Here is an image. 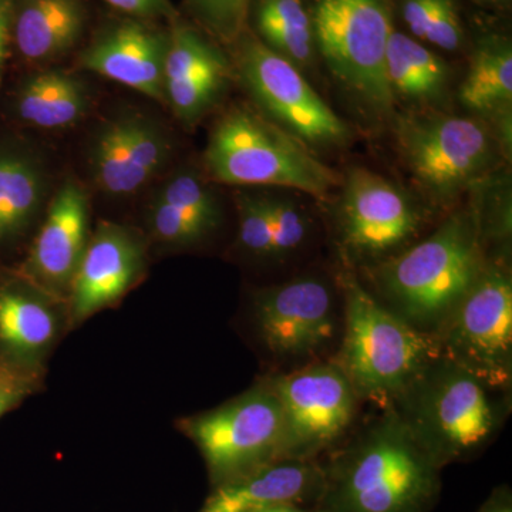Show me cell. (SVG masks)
<instances>
[{"instance_id":"obj_23","label":"cell","mask_w":512,"mask_h":512,"mask_svg":"<svg viewBox=\"0 0 512 512\" xmlns=\"http://www.w3.org/2000/svg\"><path fill=\"white\" fill-rule=\"evenodd\" d=\"M86 89L76 77L63 72L36 74L25 83L18 97L19 116L42 128L72 126L86 113Z\"/></svg>"},{"instance_id":"obj_24","label":"cell","mask_w":512,"mask_h":512,"mask_svg":"<svg viewBox=\"0 0 512 512\" xmlns=\"http://www.w3.org/2000/svg\"><path fill=\"white\" fill-rule=\"evenodd\" d=\"M460 100L467 109L494 111L510 107L512 100V49L503 36H487L478 42Z\"/></svg>"},{"instance_id":"obj_18","label":"cell","mask_w":512,"mask_h":512,"mask_svg":"<svg viewBox=\"0 0 512 512\" xmlns=\"http://www.w3.org/2000/svg\"><path fill=\"white\" fill-rule=\"evenodd\" d=\"M322 488L320 461L279 460L212 487L198 512H256L282 504L315 507Z\"/></svg>"},{"instance_id":"obj_9","label":"cell","mask_w":512,"mask_h":512,"mask_svg":"<svg viewBox=\"0 0 512 512\" xmlns=\"http://www.w3.org/2000/svg\"><path fill=\"white\" fill-rule=\"evenodd\" d=\"M181 426L201 451L212 487L284 460V414L265 380Z\"/></svg>"},{"instance_id":"obj_2","label":"cell","mask_w":512,"mask_h":512,"mask_svg":"<svg viewBox=\"0 0 512 512\" xmlns=\"http://www.w3.org/2000/svg\"><path fill=\"white\" fill-rule=\"evenodd\" d=\"M478 218L451 215L429 237L363 269L367 291L387 311L433 336L477 281L487 256Z\"/></svg>"},{"instance_id":"obj_6","label":"cell","mask_w":512,"mask_h":512,"mask_svg":"<svg viewBox=\"0 0 512 512\" xmlns=\"http://www.w3.org/2000/svg\"><path fill=\"white\" fill-rule=\"evenodd\" d=\"M339 279V278H338ZM345 322L342 285L303 274L255 293L252 325L275 372L332 360Z\"/></svg>"},{"instance_id":"obj_21","label":"cell","mask_w":512,"mask_h":512,"mask_svg":"<svg viewBox=\"0 0 512 512\" xmlns=\"http://www.w3.org/2000/svg\"><path fill=\"white\" fill-rule=\"evenodd\" d=\"M255 33L266 47L301 72L315 66V33L311 6L306 0H254L251 6Z\"/></svg>"},{"instance_id":"obj_36","label":"cell","mask_w":512,"mask_h":512,"mask_svg":"<svg viewBox=\"0 0 512 512\" xmlns=\"http://www.w3.org/2000/svg\"><path fill=\"white\" fill-rule=\"evenodd\" d=\"M480 512H512L511 495L508 488L495 491Z\"/></svg>"},{"instance_id":"obj_13","label":"cell","mask_w":512,"mask_h":512,"mask_svg":"<svg viewBox=\"0 0 512 512\" xmlns=\"http://www.w3.org/2000/svg\"><path fill=\"white\" fill-rule=\"evenodd\" d=\"M423 218L413 201L366 168L350 171L338 215V244L348 264L363 269L413 244Z\"/></svg>"},{"instance_id":"obj_14","label":"cell","mask_w":512,"mask_h":512,"mask_svg":"<svg viewBox=\"0 0 512 512\" xmlns=\"http://www.w3.org/2000/svg\"><path fill=\"white\" fill-rule=\"evenodd\" d=\"M217 46L201 33L173 20L164 66L165 101L185 124H194L211 109L227 86L231 69Z\"/></svg>"},{"instance_id":"obj_35","label":"cell","mask_w":512,"mask_h":512,"mask_svg":"<svg viewBox=\"0 0 512 512\" xmlns=\"http://www.w3.org/2000/svg\"><path fill=\"white\" fill-rule=\"evenodd\" d=\"M13 5L15 0H0V74L8 56Z\"/></svg>"},{"instance_id":"obj_22","label":"cell","mask_w":512,"mask_h":512,"mask_svg":"<svg viewBox=\"0 0 512 512\" xmlns=\"http://www.w3.org/2000/svg\"><path fill=\"white\" fill-rule=\"evenodd\" d=\"M386 76L394 99L430 103L446 92L448 66L419 40L393 30L387 47Z\"/></svg>"},{"instance_id":"obj_34","label":"cell","mask_w":512,"mask_h":512,"mask_svg":"<svg viewBox=\"0 0 512 512\" xmlns=\"http://www.w3.org/2000/svg\"><path fill=\"white\" fill-rule=\"evenodd\" d=\"M25 393L26 383L22 379L12 373H0V416L18 403Z\"/></svg>"},{"instance_id":"obj_19","label":"cell","mask_w":512,"mask_h":512,"mask_svg":"<svg viewBox=\"0 0 512 512\" xmlns=\"http://www.w3.org/2000/svg\"><path fill=\"white\" fill-rule=\"evenodd\" d=\"M89 202L79 184L69 181L56 192L30 254L33 275L50 288L72 284L87 245Z\"/></svg>"},{"instance_id":"obj_4","label":"cell","mask_w":512,"mask_h":512,"mask_svg":"<svg viewBox=\"0 0 512 512\" xmlns=\"http://www.w3.org/2000/svg\"><path fill=\"white\" fill-rule=\"evenodd\" d=\"M345 322L335 360L360 402L392 406L430 360L436 339L387 311L352 272L339 275Z\"/></svg>"},{"instance_id":"obj_17","label":"cell","mask_w":512,"mask_h":512,"mask_svg":"<svg viewBox=\"0 0 512 512\" xmlns=\"http://www.w3.org/2000/svg\"><path fill=\"white\" fill-rule=\"evenodd\" d=\"M167 141L140 116H124L100 131L93 148L96 183L110 195H130L143 188L168 160Z\"/></svg>"},{"instance_id":"obj_20","label":"cell","mask_w":512,"mask_h":512,"mask_svg":"<svg viewBox=\"0 0 512 512\" xmlns=\"http://www.w3.org/2000/svg\"><path fill=\"white\" fill-rule=\"evenodd\" d=\"M87 15L82 0H15L10 39L30 62H49L79 42Z\"/></svg>"},{"instance_id":"obj_29","label":"cell","mask_w":512,"mask_h":512,"mask_svg":"<svg viewBox=\"0 0 512 512\" xmlns=\"http://www.w3.org/2000/svg\"><path fill=\"white\" fill-rule=\"evenodd\" d=\"M158 200L167 202L185 212L188 217L201 222L210 231L220 224V208L214 195L198 175L180 173L174 175L161 191Z\"/></svg>"},{"instance_id":"obj_10","label":"cell","mask_w":512,"mask_h":512,"mask_svg":"<svg viewBox=\"0 0 512 512\" xmlns=\"http://www.w3.org/2000/svg\"><path fill=\"white\" fill-rule=\"evenodd\" d=\"M284 414V460L320 461L359 423V397L335 360L271 373Z\"/></svg>"},{"instance_id":"obj_1","label":"cell","mask_w":512,"mask_h":512,"mask_svg":"<svg viewBox=\"0 0 512 512\" xmlns=\"http://www.w3.org/2000/svg\"><path fill=\"white\" fill-rule=\"evenodd\" d=\"M316 512H430L441 468L392 407L357 423L328 454Z\"/></svg>"},{"instance_id":"obj_30","label":"cell","mask_w":512,"mask_h":512,"mask_svg":"<svg viewBox=\"0 0 512 512\" xmlns=\"http://www.w3.org/2000/svg\"><path fill=\"white\" fill-rule=\"evenodd\" d=\"M239 231L241 247L258 258L272 256L271 200L241 195L238 198Z\"/></svg>"},{"instance_id":"obj_37","label":"cell","mask_w":512,"mask_h":512,"mask_svg":"<svg viewBox=\"0 0 512 512\" xmlns=\"http://www.w3.org/2000/svg\"><path fill=\"white\" fill-rule=\"evenodd\" d=\"M256 512H316L315 510H306L302 505L295 504H282L275 505V507L265 508V510Z\"/></svg>"},{"instance_id":"obj_16","label":"cell","mask_w":512,"mask_h":512,"mask_svg":"<svg viewBox=\"0 0 512 512\" xmlns=\"http://www.w3.org/2000/svg\"><path fill=\"white\" fill-rule=\"evenodd\" d=\"M168 33L141 19H128L97 37L80 66L163 103Z\"/></svg>"},{"instance_id":"obj_3","label":"cell","mask_w":512,"mask_h":512,"mask_svg":"<svg viewBox=\"0 0 512 512\" xmlns=\"http://www.w3.org/2000/svg\"><path fill=\"white\" fill-rule=\"evenodd\" d=\"M390 407L444 468L477 457L497 439L510 417L511 392L437 356Z\"/></svg>"},{"instance_id":"obj_7","label":"cell","mask_w":512,"mask_h":512,"mask_svg":"<svg viewBox=\"0 0 512 512\" xmlns=\"http://www.w3.org/2000/svg\"><path fill=\"white\" fill-rule=\"evenodd\" d=\"M318 56L336 82L377 116L392 113L386 76L393 0H312Z\"/></svg>"},{"instance_id":"obj_26","label":"cell","mask_w":512,"mask_h":512,"mask_svg":"<svg viewBox=\"0 0 512 512\" xmlns=\"http://www.w3.org/2000/svg\"><path fill=\"white\" fill-rule=\"evenodd\" d=\"M56 319L45 303L0 291V342L19 355H36L52 342Z\"/></svg>"},{"instance_id":"obj_27","label":"cell","mask_w":512,"mask_h":512,"mask_svg":"<svg viewBox=\"0 0 512 512\" xmlns=\"http://www.w3.org/2000/svg\"><path fill=\"white\" fill-rule=\"evenodd\" d=\"M400 13L414 39L456 52L464 45L463 19L456 0H402Z\"/></svg>"},{"instance_id":"obj_32","label":"cell","mask_w":512,"mask_h":512,"mask_svg":"<svg viewBox=\"0 0 512 512\" xmlns=\"http://www.w3.org/2000/svg\"><path fill=\"white\" fill-rule=\"evenodd\" d=\"M150 225L160 241L173 245L195 244L211 232L201 222L161 200L154 202Z\"/></svg>"},{"instance_id":"obj_11","label":"cell","mask_w":512,"mask_h":512,"mask_svg":"<svg viewBox=\"0 0 512 512\" xmlns=\"http://www.w3.org/2000/svg\"><path fill=\"white\" fill-rule=\"evenodd\" d=\"M235 46L242 83L266 119L309 148H333L349 140V128L312 89L301 70L276 55L247 29Z\"/></svg>"},{"instance_id":"obj_28","label":"cell","mask_w":512,"mask_h":512,"mask_svg":"<svg viewBox=\"0 0 512 512\" xmlns=\"http://www.w3.org/2000/svg\"><path fill=\"white\" fill-rule=\"evenodd\" d=\"M254 0H187L188 12L208 35L234 45L247 30Z\"/></svg>"},{"instance_id":"obj_12","label":"cell","mask_w":512,"mask_h":512,"mask_svg":"<svg viewBox=\"0 0 512 512\" xmlns=\"http://www.w3.org/2000/svg\"><path fill=\"white\" fill-rule=\"evenodd\" d=\"M397 144L410 174L433 200L447 202L481 177L493 160V140L480 121L409 116L397 123Z\"/></svg>"},{"instance_id":"obj_38","label":"cell","mask_w":512,"mask_h":512,"mask_svg":"<svg viewBox=\"0 0 512 512\" xmlns=\"http://www.w3.org/2000/svg\"><path fill=\"white\" fill-rule=\"evenodd\" d=\"M478 2L493 3V5H503V3H507L508 0H478Z\"/></svg>"},{"instance_id":"obj_25","label":"cell","mask_w":512,"mask_h":512,"mask_svg":"<svg viewBox=\"0 0 512 512\" xmlns=\"http://www.w3.org/2000/svg\"><path fill=\"white\" fill-rule=\"evenodd\" d=\"M43 198V177L35 163L0 154V242L15 237L32 220Z\"/></svg>"},{"instance_id":"obj_33","label":"cell","mask_w":512,"mask_h":512,"mask_svg":"<svg viewBox=\"0 0 512 512\" xmlns=\"http://www.w3.org/2000/svg\"><path fill=\"white\" fill-rule=\"evenodd\" d=\"M104 2L134 19L165 18L173 22L178 18L177 12L168 0H104Z\"/></svg>"},{"instance_id":"obj_31","label":"cell","mask_w":512,"mask_h":512,"mask_svg":"<svg viewBox=\"0 0 512 512\" xmlns=\"http://www.w3.org/2000/svg\"><path fill=\"white\" fill-rule=\"evenodd\" d=\"M272 256L286 258L299 251L308 239L311 222L295 202L271 200Z\"/></svg>"},{"instance_id":"obj_15","label":"cell","mask_w":512,"mask_h":512,"mask_svg":"<svg viewBox=\"0 0 512 512\" xmlns=\"http://www.w3.org/2000/svg\"><path fill=\"white\" fill-rule=\"evenodd\" d=\"M143 266L140 237L123 225L100 222L73 278L74 319H86L116 302L136 282Z\"/></svg>"},{"instance_id":"obj_8","label":"cell","mask_w":512,"mask_h":512,"mask_svg":"<svg viewBox=\"0 0 512 512\" xmlns=\"http://www.w3.org/2000/svg\"><path fill=\"white\" fill-rule=\"evenodd\" d=\"M434 339L440 356L495 389L511 392L512 278L505 256L487 258Z\"/></svg>"},{"instance_id":"obj_5","label":"cell","mask_w":512,"mask_h":512,"mask_svg":"<svg viewBox=\"0 0 512 512\" xmlns=\"http://www.w3.org/2000/svg\"><path fill=\"white\" fill-rule=\"evenodd\" d=\"M204 160L222 184L293 188L328 200L342 183L301 140L244 106L232 107L215 124Z\"/></svg>"}]
</instances>
